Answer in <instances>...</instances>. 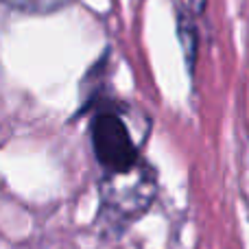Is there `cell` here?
Here are the masks:
<instances>
[{
    "label": "cell",
    "instance_id": "1",
    "mask_svg": "<svg viewBox=\"0 0 249 249\" xmlns=\"http://www.w3.org/2000/svg\"><path fill=\"white\" fill-rule=\"evenodd\" d=\"M158 195V175L146 162L123 173H105L101 181V208L96 225L105 234H121L140 219Z\"/></svg>",
    "mask_w": 249,
    "mask_h": 249
},
{
    "label": "cell",
    "instance_id": "2",
    "mask_svg": "<svg viewBox=\"0 0 249 249\" xmlns=\"http://www.w3.org/2000/svg\"><path fill=\"white\" fill-rule=\"evenodd\" d=\"M92 149L105 173H123L140 162V151L131 140L127 124L114 109H101L90 124Z\"/></svg>",
    "mask_w": 249,
    "mask_h": 249
},
{
    "label": "cell",
    "instance_id": "3",
    "mask_svg": "<svg viewBox=\"0 0 249 249\" xmlns=\"http://www.w3.org/2000/svg\"><path fill=\"white\" fill-rule=\"evenodd\" d=\"M177 35H179L181 48H184L188 70H193L195 68V57H197V26L193 24V20L188 18L186 11L177 13Z\"/></svg>",
    "mask_w": 249,
    "mask_h": 249
},
{
    "label": "cell",
    "instance_id": "4",
    "mask_svg": "<svg viewBox=\"0 0 249 249\" xmlns=\"http://www.w3.org/2000/svg\"><path fill=\"white\" fill-rule=\"evenodd\" d=\"M7 7L16 9L22 13H33V16H46V13H55L59 9L68 7L72 0H0Z\"/></svg>",
    "mask_w": 249,
    "mask_h": 249
},
{
    "label": "cell",
    "instance_id": "5",
    "mask_svg": "<svg viewBox=\"0 0 249 249\" xmlns=\"http://www.w3.org/2000/svg\"><path fill=\"white\" fill-rule=\"evenodd\" d=\"M181 2L188 9L190 16H199V13H203V9H206V0H181Z\"/></svg>",
    "mask_w": 249,
    "mask_h": 249
}]
</instances>
